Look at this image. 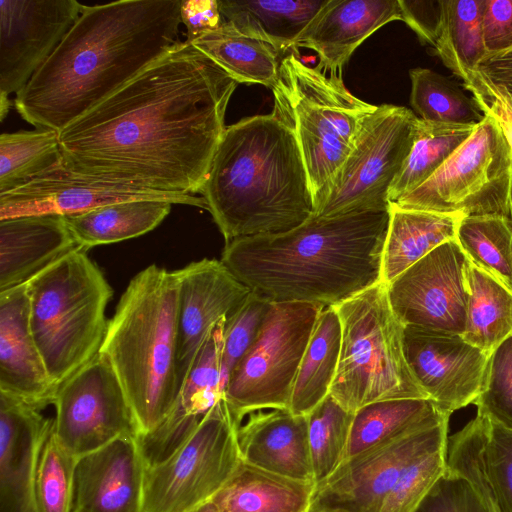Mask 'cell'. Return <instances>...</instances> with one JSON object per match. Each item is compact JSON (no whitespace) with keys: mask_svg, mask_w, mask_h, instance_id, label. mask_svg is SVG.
<instances>
[{"mask_svg":"<svg viewBox=\"0 0 512 512\" xmlns=\"http://www.w3.org/2000/svg\"><path fill=\"white\" fill-rule=\"evenodd\" d=\"M238 83L184 41L59 134L74 173L166 194L200 193Z\"/></svg>","mask_w":512,"mask_h":512,"instance_id":"obj_1","label":"cell"},{"mask_svg":"<svg viewBox=\"0 0 512 512\" xmlns=\"http://www.w3.org/2000/svg\"><path fill=\"white\" fill-rule=\"evenodd\" d=\"M181 0L83 6L60 44L16 94L20 116L60 132L181 41Z\"/></svg>","mask_w":512,"mask_h":512,"instance_id":"obj_2","label":"cell"},{"mask_svg":"<svg viewBox=\"0 0 512 512\" xmlns=\"http://www.w3.org/2000/svg\"><path fill=\"white\" fill-rule=\"evenodd\" d=\"M389 210L312 215L278 234L227 242L221 261L272 303L340 304L381 281Z\"/></svg>","mask_w":512,"mask_h":512,"instance_id":"obj_3","label":"cell"},{"mask_svg":"<svg viewBox=\"0 0 512 512\" xmlns=\"http://www.w3.org/2000/svg\"><path fill=\"white\" fill-rule=\"evenodd\" d=\"M200 193L226 243L283 233L314 214L295 133L274 110L226 126Z\"/></svg>","mask_w":512,"mask_h":512,"instance_id":"obj_4","label":"cell"},{"mask_svg":"<svg viewBox=\"0 0 512 512\" xmlns=\"http://www.w3.org/2000/svg\"><path fill=\"white\" fill-rule=\"evenodd\" d=\"M178 270L155 264L137 273L109 319L100 349L130 404L138 438L152 434L176 406Z\"/></svg>","mask_w":512,"mask_h":512,"instance_id":"obj_5","label":"cell"},{"mask_svg":"<svg viewBox=\"0 0 512 512\" xmlns=\"http://www.w3.org/2000/svg\"><path fill=\"white\" fill-rule=\"evenodd\" d=\"M27 286L31 331L59 388L99 354L113 289L82 248L44 268Z\"/></svg>","mask_w":512,"mask_h":512,"instance_id":"obj_6","label":"cell"},{"mask_svg":"<svg viewBox=\"0 0 512 512\" xmlns=\"http://www.w3.org/2000/svg\"><path fill=\"white\" fill-rule=\"evenodd\" d=\"M342 338L330 395L346 410L383 400L428 398L404 352L405 326L394 313L387 284L379 282L334 306Z\"/></svg>","mask_w":512,"mask_h":512,"instance_id":"obj_7","label":"cell"},{"mask_svg":"<svg viewBox=\"0 0 512 512\" xmlns=\"http://www.w3.org/2000/svg\"><path fill=\"white\" fill-rule=\"evenodd\" d=\"M273 110L294 131L315 200L351 152L377 106L354 96L342 76L304 64L295 53L280 64Z\"/></svg>","mask_w":512,"mask_h":512,"instance_id":"obj_8","label":"cell"},{"mask_svg":"<svg viewBox=\"0 0 512 512\" xmlns=\"http://www.w3.org/2000/svg\"><path fill=\"white\" fill-rule=\"evenodd\" d=\"M418 122L406 107L377 106L363 121L349 155L314 200L313 215L389 210V190L411 151Z\"/></svg>","mask_w":512,"mask_h":512,"instance_id":"obj_9","label":"cell"},{"mask_svg":"<svg viewBox=\"0 0 512 512\" xmlns=\"http://www.w3.org/2000/svg\"><path fill=\"white\" fill-rule=\"evenodd\" d=\"M512 148L490 116L426 182L395 204L403 209L510 217Z\"/></svg>","mask_w":512,"mask_h":512,"instance_id":"obj_10","label":"cell"},{"mask_svg":"<svg viewBox=\"0 0 512 512\" xmlns=\"http://www.w3.org/2000/svg\"><path fill=\"white\" fill-rule=\"evenodd\" d=\"M241 461L231 412L221 399L170 455L146 466L142 512H189L212 501Z\"/></svg>","mask_w":512,"mask_h":512,"instance_id":"obj_11","label":"cell"},{"mask_svg":"<svg viewBox=\"0 0 512 512\" xmlns=\"http://www.w3.org/2000/svg\"><path fill=\"white\" fill-rule=\"evenodd\" d=\"M313 303H272L260 334L230 375L224 400L234 414L289 409L293 385L317 318Z\"/></svg>","mask_w":512,"mask_h":512,"instance_id":"obj_12","label":"cell"},{"mask_svg":"<svg viewBox=\"0 0 512 512\" xmlns=\"http://www.w3.org/2000/svg\"><path fill=\"white\" fill-rule=\"evenodd\" d=\"M53 405L52 434L76 458L120 437L137 436L125 392L100 353L59 387Z\"/></svg>","mask_w":512,"mask_h":512,"instance_id":"obj_13","label":"cell"},{"mask_svg":"<svg viewBox=\"0 0 512 512\" xmlns=\"http://www.w3.org/2000/svg\"><path fill=\"white\" fill-rule=\"evenodd\" d=\"M449 418L382 442L344 461L315 488L318 512H380L404 469L416 458L447 443Z\"/></svg>","mask_w":512,"mask_h":512,"instance_id":"obj_14","label":"cell"},{"mask_svg":"<svg viewBox=\"0 0 512 512\" xmlns=\"http://www.w3.org/2000/svg\"><path fill=\"white\" fill-rule=\"evenodd\" d=\"M469 260L447 241L387 284L391 307L405 327L462 335Z\"/></svg>","mask_w":512,"mask_h":512,"instance_id":"obj_15","label":"cell"},{"mask_svg":"<svg viewBox=\"0 0 512 512\" xmlns=\"http://www.w3.org/2000/svg\"><path fill=\"white\" fill-rule=\"evenodd\" d=\"M83 6L75 0H0V96L26 86Z\"/></svg>","mask_w":512,"mask_h":512,"instance_id":"obj_16","label":"cell"},{"mask_svg":"<svg viewBox=\"0 0 512 512\" xmlns=\"http://www.w3.org/2000/svg\"><path fill=\"white\" fill-rule=\"evenodd\" d=\"M408 365L427 397L443 413L463 408L481 392L489 353L462 335L404 329Z\"/></svg>","mask_w":512,"mask_h":512,"instance_id":"obj_17","label":"cell"},{"mask_svg":"<svg viewBox=\"0 0 512 512\" xmlns=\"http://www.w3.org/2000/svg\"><path fill=\"white\" fill-rule=\"evenodd\" d=\"M153 199L207 210L202 196L166 194L89 178L62 161L26 185L0 194V220L26 215L84 213L119 202Z\"/></svg>","mask_w":512,"mask_h":512,"instance_id":"obj_18","label":"cell"},{"mask_svg":"<svg viewBox=\"0 0 512 512\" xmlns=\"http://www.w3.org/2000/svg\"><path fill=\"white\" fill-rule=\"evenodd\" d=\"M178 374L182 384L212 329L246 302L251 290L221 260L204 258L178 269Z\"/></svg>","mask_w":512,"mask_h":512,"instance_id":"obj_19","label":"cell"},{"mask_svg":"<svg viewBox=\"0 0 512 512\" xmlns=\"http://www.w3.org/2000/svg\"><path fill=\"white\" fill-rule=\"evenodd\" d=\"M146 462L136 435L77 459L72 512H142Z\"/></svg>","mask_w":512,"mask_h":512,"instance_id":"obj_20","label":"cell"},{"mask_svg":"<svg viewBox=\"0 0 512 512\" xmlns=\"http://www.w3.org/2000/svg\"><path fill=\"white\" fill-rule=\"evenodd\" d=\"M52 429L53 418L0 392V512H38L37 468Z\"/></svg>","mask_w":512,"mask_h":512,"instance_id":"obj_21","label":"cell"},{"mask_svg":"<svg viewBox=\"0 0 512 512\" xmlns=\"http://www.w3.org/2000/svg\"><path fill=\"white\" fill-rule=\"evenodd\" d=\"M58 389L31 331L27 282L0 292V392L41 410Z\"/></svg>","mask_w":512,"mask_h":512,"instance_id":"obj_22","label":"cell"},{"mask_svg":"<svg viewBox=\"0 0 512 512\" xmlns=\"http://www.w3.org/2000/svg\"><path fill=\"white\" fill-rule=\"evenodd\" d=\"M231 416L243 462L314 483L306 415H296L287 408H261L231 412Z\"/></svg>","mask_w":512,"mask_h":512,"instance_id":"obj_23","label":"cell"},{"mask_svg":"<svg viewBox=\"0 0 512 512\" xmlns=\"http://www.w3.org/2000/svg\"><path fill=\"white\" fill-rule=\"evenodd\" d=\"M401 20L399 0H327L295 42L315 51L320 71L342 76L358 46L389 22Z\"/></svg>","mask_w":512,"mask_h":512,"instance_id":"obj_24","label":"cell"},{"mask_svg":"<svg viewBox=\"0 0 512 512\" xmlns=\"http://www.w3.org/2000/svg\"><path fill=\"white\" fill-rule=\"evenodd\" d=\"M77 248L80 247L62 215L0 220V292L28 282Z\"/></svg>","mask_w":512,"mask_h":512,"instance_id":"obj_25","label":"cell"},{"mask_svg":"<svg viewBox=\"0 0 512 512\" xmlns=\"http://www.w3.org/2000/svg\"><path fill=\"white\" fill-rule=\"evenodd\" d=\"M447 466L474 485L492 512H512V430L487 418L482 446L473 437L456 440Z\"/></svg>","mask_w":512,"mask_h":512,"instance_id":"obj_26","label":"cell"},{"mask_svg":"<svg viewBox=\"0 0 512 512\" xmlns=\"http://www.w3.org/2000/svg\"><path fill=\"white\" fill-rule=\"evenodd\" d=\"M461 213L389 207L381 259V281L388 284L441 244L455 240Z\"/></svg>","mask_w":512,"mask_h":512,"instance_id":"obj_27","label":"cell"},{"mask_svg":"<svg viewBox=\"0 0 512 512\" xmlns=\"http://www.w3.org/2000/svg\"><path fill=\"white\" fill-rule=\"evenodd\" d=\"M315 488L241 461L213 501L220 512H309Z\"/></svg>","mask_w":512,"mask_h":512,"instance_id":"obj_28","label":"cell"},{"mask_svg":"<svg viewBox=\"0 0 512 512\" xmlns=\"http://www.w3.org/2000/svg\"><path fill=\"white\" fill-rule=\"evenodd\" d=\"M327 0H218L225 21L242 34L272 45L284 54ZM297 53V52H296Z\"/></svg>","mask_w":512,"mask_h":512,"instance_id":"obj_29","label":"cell"},{"mask_svg":"<svg viewBox=\"0 0 512 512\" xmlns=\"http://www.w3.org/2000/svg\"><path fill=\"white\" fill-rule=\"evenodd\" d=\"M171 206L164 200H131L64 217L79 247L87 251L153 230L169 214Z\"/></svg>","mask_w":512,"mask_h":512,"instance_id":"obj_30","label":"cell"},{"mask_svg":"<svg viewBox=\"0 0 512 512\" xmlns=\"http://www.w3.org/2000/svg\"><path fill=\"white\" fill-rule=\"evenodd\" d=\"M342 328L334 306L320 312L293 385L289 410L307 415L329 394L340 358Z\"/></svg>","mask_w":512,"mask_h":512,"instance_id":"obj_31","label":"cell"},{"mask_svg":"<svg viewBox=\"0 0 512 512\" xmlns=\"http://www.w3.org/2000/svg\"><path fill=\"white\" fill-rule=\"evenodd\" d=\"M191 44L238 84H261L271 90L284 58L272 45L242 34L227 21Z\"/></svg>","mask_w":512,"mask_h":512,"instance_id":"obj_32","label":"cell"},{"mask_svg":"<svg viewBox=\"0 0 512 512\" xmlns=\"http://www.w3.org/2000/svg\"><path fill=\"white\" fill-rule=\"evenodd\" d=\"M219 321L198 352L186 376L175 408L159 426L172 436H187L201 417L223 398L221 360L225 323Z\"/></svg>","mask_w":512,"mask_h":512,"instance_id":"obj_33","label":"cell"},{"mask_svg":"<svg viewBox=\"0 0 512 512\" xmlns=\"http://www.w3.org/2000/svg\"><path fill=\"white\" fill-rule=\"evenodd\" d=\"M450 417L429 398H402L367 404L354 413L345 460L371 447Z\"/></svg>","mask_w":512,"mask_h":512,"instance_id":"obj_34","label":"cell"},{"mask_svg":"<svg viewBox=\"0 0 512 512\" xmlns=\"http://www.w3.org/2000/svg\"><path fill=\"white\" fill-rule=\"evenodd\" d=\"M467 286L466 322L462 337L490 354L512 335V292L470 261Z\"/></svg>","mask_w":512,"mask_h":512,"instance_id":"obj_35","label":"cell"},{"mask_svg":"<svg viewBox=\"0 0 512 512\" xmlns=\"http://www.w3.org/2000/svg\"><path fill=\"white\" fill-rule=\"evenodd\" d=\"M475 127L429 122L419 118L411 151L390 187V204L396 203L434 175L472 135Z\"/></svg>","mask_w":512,"mask_h":512,"instance_id":"obj_36","label":"cell"},{"mask_svg":"<svg viewBox=\"0 0 512 512\" xmlns=\"http://www.w3.org/2000/svg\"><path fill=\"white\" fill-rule=\"evenodd\" d=\"M484 0H443V23L435 51L462 78L486 58L482 14Z\"/></svg>","mask_w":512,"mask_h":512,"instance_id":"obj_37","label":"cell"},{"mask_svg":"<svg viewBox=\"0 0 512 512\" xmlns=\"http://www.w3.org/2000/svg\"><path fill=\"white\" fill-rule=\"evenodd\" d=\"M62 161L59 134L50 129L0 135V194L18 189Z\"/></svg>","mask_w":512,"mask_h":512,"instance_id":"obj_38","label":"cell"},{"mask_svg":"<svg viewBox=\"0 0 512 512\" xmlns=\"http://www.w3.org/2000/svg\"><path fill=\"white\" fill-rule=\"evenodd\" d=\"M456 241L468 260L512 292V221L499 215L465 216Z\"/></svg>","mask_w":512,"mask_h":512,"instance_id":"obj_39","label":"cell"},{"mask_svg":"<svg viewBox=\"0 0 512 512\" xmlns=\"http://www.w3.org/2000/svg\"><path fill=\"white\" fill-rule=\"evenodd\" d=\"M409 75L410 104L420 119L473 126L484 119L473 98L445 76L427 68L411 69Z\"/></svg>","mask_w":512,"mask_h":512,"instance_id":"obj_40","label":"cell"},{"mask_svg":"<svg viewBox=\"0 0 512 512\" xmlns=\"http://www.w3.org/2000/svg\"><path fill=\"white\" fill-rule=\"evenodd\" d=\"M306 417L313 479L317 486L344 462L354 413L329 394Z\"/></svg>","mask_w":512,"mask_h":512,"instance_id":"obj_41","label":"cell"},{"mask_svg":"<svg viewBox=\"0 0 512 512\" xmlns=\"http://www.w3.org/2000/svg\"><path fill=\"white\" fill-rule=\"evenodd\" d=\"M77 459L51 433L42 449L36 474L38 512H72Z\"/></svg>","mask_w":512,"mask_h":512,"instance_id":"obj_42","label":"cell"},{"mask_svg":"<svg viewBox=\"0 0 512 512\" xmlns=\"http://www.w3.org/2000/svg\"><path fill=\"white\" fill-rule=\"evenodd\" d=\"M447 443L412 461L384 499L380 512H414L446 470Z\"/></svg>","mask_w":512,"mask_h":512,"instance_id":"obj_43","label":"cell"},{"mask_svg":"<svg viewBox=\"0 0 512 512\" xmlns=\"http://www.w3.org/2000/svg\"><path fill=\"white\" fill-rule=\"evenodd\" d=\"M473 403L477 414L512 430V335L490 353L481 392Z\"/></svg>","mask_w":512,"mask_h":512,"instance_id":"obj_44","label":"cell"},{"mask_svg":"<svg viewBox=\"0 0 512 512\" xmlns=\"http://www.w3.org/2000/svg\"><path fill=\"white\" fill-rule=\"evenodd\" d=\"M271 302L251 292L242 307L226 320L221 360V392L228 379L258 338Z\"/></svg>","mask_w":512,"mask_h":512,"instance_id":"obj_45","label":"cell"},{"mask_svg":"<svg viewBox=\"0 0 512 512\" xmlns=\"http://www.w3.org/2000/svg\"><path fill=\"white\" fill-rule=\"evenodd\" d=\"M414 512H492L474 485L447 467Z\"/></svg>","mask_w":512,"mask_h":512,"instance_id":"obj_46","label":"cell"},{"mask_svg":"<svg viewBox=\"0 0 512 512\" xmlns=\"http://www.w3.org/2000/svg\"><path fill=\"white\" fill-rule=\"evenodd\" d=\"M461 79L479 110L497 122L512 148V109L504 99L502 88L491 82L478 68L468 70Z\"/></svg>","mask_w":512,"mask_h":512,"instance_id":"obj_47","label":"cell"},{"mask_svg":"<svg viewBox=\"0 0 512 512\" xmlns=\"http://www.w3.org/2000/svg\"><path fill=\"white\" fill-rule=\"evenodd\" d=\"M482 31L486 57L512 49V0H484Z\"/></svg>","mask_w":512,"mask_h":512,"instance_id":"obj_48","label":"cell"},{"mask_svg":"<svg viewBox=\"0 0 512 512\" xmlns=\"http://www.w3.org/2000/svg\"><path fill=\"white\" fill-rule=\"evenodd\" d=\"M399 4L402 21L417 34L423 44L435 49L443 23V0H399Z\"/></svg>","mask_w":512,"mask_h":512,"instance_id":"obj_49","label":"cell"},{"mask_svg":"<svg viewBox=\"0 0 512 512\" xmlns=\"http://www.w3.org/2000/svg\"><path fill=\"white\" fill-rule=\"evenodd\" d=\"M181 23L187 29V42L219 28L224 22L218 0H181Z\"/></svg>","mask_w":512,"mask_h":512,"instance_id":"obj_50","label":"cell"},{"mask_svg":"<svg viewBox=\"0 0 512 512\" xmlns=\"http://www.w3.org/2000/svg\"><path fill=\"white\" fill-rule=\"evenodd\" d=\"M478 69L494 84L512 96V49L487 56Z\"/></svg>","mask_w":512,"mask_h":512,"instance_id":"obj_51","label":"cell"},{"mask_svg":"<svg viewBox=\"0 0 512 512\" xmlns=\"http://www.w3.org/2000/svg\"><path fill=\"white\" fill-rule=\"evenodd\" d=\"M189 512H220L216 503L212 500L203 505L189 511Z\"/></svg>","mask_w":512,"mask_h":512,"instance_id":"obj_52","label":"cell"},{"mask_svg":"<svg viewBox=\"0 0 512 512\" xmlns=\"http://www.w3.org/2000/svg\"><path fill=\"white\" fill-rule=\"evenodd\" d=\"M10 108V100L7 96H0V120L3 121Z\"/></svg>","mask_w":512,"mask_h":512,"instance_id":"obj_53","label":"cell"},{"mask_svg":"<svg viewBox=\"0 0 512 512\" xmlns=\"http://www.w3.org/2000/svg\"><path fill=\"white\" fill-rule=\"evenodd\" d=\"M510 219L512 221V188H511V194H510Z\"/></svg>","mask_w":512,"mask_h":512,"instance_id":"obj_54","label":"cell"},{"mask_svg":"<svg viewBox=\"0 0 512 512\" xmlns=\"http://www.w3.org/2000/svg\"><path fill=\"white\" fill-rule=\"evenodd\" d=\"M309 512H318L316 511L312 506H311V510Z\"/></svg>","mask_w":512,"mask_h":512,"instance_id":"obj_55","label":"cell"}]
</instances>
